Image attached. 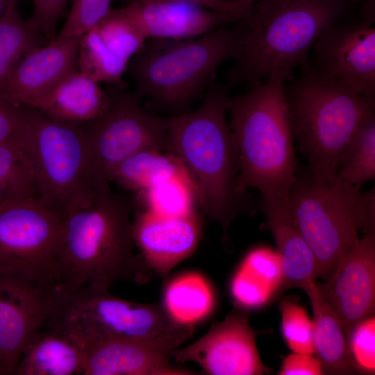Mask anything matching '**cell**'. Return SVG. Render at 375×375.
<instances>
[{
	"instance_id": "d6a6232c",
	"label": "cell",
	"mask_w": 375,
	"mask_h": 375,
	"mask_svg": "<svg viewBox=\"0 0 375 375\" xmlns=\"http://www.w3.org/2000/svg\"><path fill=\"white\" fill-rule=\"evenodd\" d=\"M278 309L281 314V333L290 349L313 354V323L306 310L291 299H282Z\"/></svg>"
},
{
	"instance_id": "4316f807",
	"label": "cell",
	"mask_w": 375,
	"mask_h": 375,
	"mask_svg": "<svg viewBox=\"0 0 375 375\" xmlns=\"http://www.w3.org/2000/svg\"><path fill=\"white\" fill-rule=\"evenodd\" d=\"M19 0H10L0 18V85L30 52L45 45L39 29L19 13Z\"/></svg>"
},
{
	"instance_id": "b9f144b4",
	"label": "cell",
	"mask_w": 375,
	"mask_h": 375,
	"mask_svg": "<svg viewBox=\"0 0 375 375\" xmlns=\"http://www.w3.org/2000/svg\"><path fill=\"white\" fill-rule=\"evenodd\" d=\"M5 374H6V372L3 366V364L0 360V375H5Z\"/></svg>"
},
{
	"instance_id": "d4e9b609",
	"label": "cell",
	"mask_w": 375,
	"mask_h": 375,
	"mask_svg": "<svg viewBox=\"0 0 375 375\" xmlns=\"http://www.w3.org/2000/svg\"><path fill=\"white\" fill-rule=\"evenodd\" d=\"M313 312V354L325 374H358L349 353L344 331L335 313L324 300L316 283L304 290Z\"/></svg>"
},
{
	"instance_id": "8fae6325",
	"label": "cell",
	"mask_w": 375,
	"mask_h": 375,
	"mask_svg": "<svg viewBox=\"0 0 375 375\" xmlns=\"http://www.w3.org/2000/svg\"><path fill=\"white\" fill-rule=\"evenodd\" d=\"M62 288L51 272L0 264V360L6 374H15L23 347L47 322Z\"/></svg>"
},
{
	"instance_id": "ab89813d",
	"label": "cell",
	"mask_w": 375,
	"mask_h": 375,
	"mask_svg": "<svg viewBox=\"0 0 375 375\" xmlns=\"http://www.w3.org/2000/svg\"><path fill=\"white\" fill-rule=\"evenodd\" d=\"M249 11L252 12L253 6L256 0H238Z\"/></svg>"
},
{
	"instance_id": "d6986e66",
	"label": "cell",
	"mask_w": 375,
	"mask_h": 375,
	"mask_svg": "<svg viewBox=\"0 0 375 375\" xmlns=\"http://www.w3.org/2000/svg\"><path fill=\"white\" fill-rule=\"evenodd\" d=\"M81 38L55 37L30 52L0 85V97L37 108L64 76L78 68Z\"/></svg>"
},
{
	"instance_id": "5bb4252c",
	"label": "cell",
	"mask_w": 375,
	"mask_h": 375,
	"mask_svg": "<svg viewBox=\"0 0 375 375\" xmlns=\"http://www.w3.org/2000/svg\"><path fill=\"white\" fill-rule=\"evenodd\" d=\"M249 317L240 310L231 312L194 343L174 350L172 359L180 364L194 362L208 375L270 374L256 347L260 332L252 328Z\"/></svg>"
},
{
	"instance_id": "1f68e13d",
	"label": "cell",
	"mask_w": 375,
	"mask_h": 375,
	"mask_svg": "<svg viewBox=\"0 0 375 375\" xmlns=\"http://www.w3.org/2000/svg\"><path fill=\"white\" fill-rule=\"evenodd\" d=\"M94 28L106 47L128 62L147 40L133 24L114 10H111Z\"/></svg>"
},
{
	"instance_id": "6da1fadb",
	"label": "cell",
	"mask_w": 375,
	"mask_h": 375,
	"mask_svg": "<svg viewBox=\"0 0 375 375\" xmlns=\"http://www.w3.org/2000/svg\"><path fill=\"white\" fill-rule=\"evenodd\" d=\"M226 90L214 78L197 110L165 117L173 152L193 183L199 204L221 226L224 242L239 216L253 215L259 209L249 192H241L237 187L240 160L226 118Z\"/></svg>"
},
{
	"instance_id": "f1b7e54d",
	"label": "cell",
	"mask_w": 375,
	"mask_h": 375,
	"mask_svg": "<svg viewBox=\"0 0 375 375\" xmlns=\"http://www.w3.org/2000/svg\"><path fill=\"white\" fill-rule=\"evenodd\" d=\"M18 134L0 144V204L37 197L33 167Z\"/></svg>"
},
{
	"instance_id": "83f0119b",
	"label": "cell",
	"mask_w": 375,
	"mask_h": 375,
	"mask_svg": "<svg viewBox=\"0 0 375 375\" xmlns=\"http://www.w3.org/2000/svg\"><path fill=\"white\" fill-rule=\"evenodd\" d=\"M139 210L168 217H181L197 212V194L192 182L172 178L136 192Z\"/></svg>"
},
{
	"instance_id": "d590c367",
	"label": "cell",
	"mask_w": 375,
	"mask_h": 375,
	"mask_svg": "<svg viewBox=\"0 0 375 375\" xmlns=\"http://www.w3.org/2000/svg\"><path fill=\"white\" fill-rule=\"evenodd\" d=\"M33 13L29 19L49 42L55 37L56 27L70 0H31Z\"/></svg>"
},
{
	"instance_id": "9a60e30c",
	"label": "cell",
	"mask_w": 375,
	"mask_h": 375,
	"mask_svg": "<svg viewBox=\"0 0 375 375\" xmlns=\"http://www.w3.org/2000/svg\"><path fill=\"white\" fill-rule=\"evenodd\" d=\"M316 285L339 319L346 338L355 325L374 315L375 231L358 238L331 277Z\"/></svg>"
},
{
	"instance_id": "7a4b0ae2",
	"label": "cell",
	"mask_w": 375,
	"mask_h": 375,
	"mask_svg": "<svg viewBox=\"0 0 375 375\" xmlns=\"http://www.w3.org/2000/svg\"><path fill=\"white\" fill-rule=\"evenodd\" d=\"M133 204L112 192L64 217L56 269L65 290H109L115 282L146 283L151 271L133 252Z\"/></svg>"
},
{
	"instance_id": "74e56055",
	"label": "cell",
	"mask_w": 375,
	"mask_h": 375,
	"mask_svg": "<svg viewBox=\"0 0 375 375\" xmlns=\"http://www.w3.org/2000/svg\"><path fill=\"white\" fill-rule=\"evenodd\" d=\"M279 375L324 374L319 360L312 354L292 352L283 360Z\"/></svg>"
},
{
	"instance_id": "ba28073f",
	"label": "cell",
	"mask_w": 375,
	"mask_h": 375,
	"mask_svg": "<svg viewBox=\"0 0 375 375\" xmlns=\"http://www.w3.org/2000/svg\"><path fill=\"white\" fill-rule=\"evenodd\" d=\"M335 178H315L298 174L287 199L294 220L316 258L319 278L325 281L357 241L360 231H375V190L362 191Z\"/></svg>"
},
{
	"instance_id": "f35d334b",
	"label": "cell",
	"mask_w": 375,
	"mask_h": 375,
	"mask_svg": "<svg viewBox=\"0 0 375 375\" xmlns=\"http://www.w3.org/2000/svg\"><path fill=\"white\" fill-rule=\"evenodd\" d=\"M135 1V0H133ZM210 10L233 15L249 26L251 12L238 0H190Z\"/></svg>"
},
{
	"instance_id": "7c38bea8",
	"label": "cell",
	"mask_w": 375,
	"mask_h": 375,
	"mask_svg": "<svg viewBox=\"0 0 375 375\" xmlns=\"http://www.w3.org/2000/svg\"><path fill=\"white\" fill-rule=\"evenodd\" d=\"M64 217L37 197L0 204V264L30 266L55 274Z\"/></svg>"
},
{
	"instance_id": "4fadbf2b",
	"label": "cell",
	"mask_w": 375,
	"mask_h": 375,
	"mask_svg": "<svg viewBox=\"0 0 375 375\" xmlns=\"http://www.w3.org/2000/svg\"><path fill=\"white\" fill-rule=\"evenodd\" d=\"M310 64L357 93L375 99V28L358 13L319 36Z\"/></svg>"
},
{
	"instance_id": "9c48e42d",
	"label": "cell",
	"mask_w": 375,
	"mask_h": 375,
	"mask_svg": "<svg viewBox=\"0 0 375 375\" xmlns=\"http://www.w3.org/2000/svg\"><path fill=\"white\" fill-rule=\"evenodd\" d=\"M44 326L65 333L84 350L103 340H156L188 328L175 324L160 303L133 302L90 287L62 288Z\"/></svg>"
},
{
	"instance_id": "603a6c76",
	"label": "cell",
	"mask_w": 375,
	"mask_h": 375,
	"mask_svg": "<svg viewBox=\"0 0 375 375\" xmlns=\"http://www.w3.org/2000/svg\"><path fill=\"white\" fill-rule=\"evenodd\" d=\"M107 99L106 90L77 68L64 76L36 109L52 118L82 124L97 117Z\"/></svg>"
},
{
	"instance_id": "8d00e7d4",
	"label": "cell",
	"mask_w": 375,
	"mask_h": 375,
	"mask_svg": "<svg viewBox=\"0 0 375 375\" xmlns=\"http://www.w3.org/2000/svg\"><path fill=\"white\" fill-rule=\"evenodd\" d=\"M27 106L15 100L0 97V144L19 133L26 116Z\"/></svg>"
},
{
	"instance_id": "60d3db41",
	"label": "cell",
	"mask_w": 375,
	"mask_h": 375,
	"mask_svg": "<svg viewBox=\"0 0 375 375\" xmlns=\"http://www.w3.org/2000/svg\"><path fill=\"white\" fill-rule=\"evenodd\" d=\"M10 0H0V18L5 13Z\"/></svg>"
},
{
	"instance_id": "836d02e7",
	"label": "cell",
	"mask_w": 375,
	"mask_h": 375,
	"mask_svg": "<svg viewBox=\"0 0 375 375\" xmlns=\"http://www.w3.org/2000/svg\"><path fill=\"white\" fill-rule=\"evenodd\" d=\"M72 6L58 38L83 36L96 27L112 10V0H70Z\"/></svg>"
},
{
	"instance_id": "cb8c5ba5",
	"label": "cell",
	"mask_w": 375,
	"mask_h": 375,
	"mask_svg": "<svg viewBox=\"0 0 375 375\" xmlns=\"http://www.w3.org/2000/svg\"><path fill=\"white\" fill-rule=\"evenodd\" d=\"M217 297L214 285L203 274L186 271L165 283L161 306L176 325L194 328L215 312Z\"/></svg>"
},
{
	"instance_id": "3957f363",
	"label": "cell",
	"mask_w": 375,
	"mask_h": 375,
	"mask_svg": "<svg viewBox=\"0 0 375 375\" xmlns=\"http://www.w3.org/2000/svg\"><path fill=\"white\" fill-rule=\"evenodd\" d=\"M363 0H256L228 87L290 76L328 28L356 15Z\"/></svg>"
},
{
	"instance_id": "277c9868",
	"label": "cell",
	"mask_w": 375,
	"mask_h": 375,
	"mask_svg": "<svg viewBox=\"0 0 375 375\" xmlns=\"http://www.w3.org/2000/svg\"><path fill=\"white\" fill-rule=\"evenodd\" d=\"M290 77L276 72L244 94L226 98L240 156L237 187L241 192L253 188L262 195L287 196L296 178L294 134L285 92Z\"/></svg>"
},
{
	"instance_id": "44dd1931",
	"label": "cell",
	"mask_w": 375,
	"mask_h": 375,
	"mask_svg": "<svg viewBox=\"0 0 375 375\" xmlns=\"http://www.w3.org/2000/svg\"><path fill=\"white\" fill-rule=\"evenodd\" d=\"M231 298L238 310H260L283 293V273L276 251L265 246L250 249L229 283Z\"/></svg>"
},
{
	"instance_id": "30bf717a",
	"label": "cell",
	"mask_w": 375,
	"mask_h": 375,
	"mask_svg": "<svg viewBox=\"0 0 375 375\" xmlns=\"http://www.w3.org/2000/svg\"><path fill=\"white\" fill-rule=\"evenodd\" d=\"M106 91L108 99L102 112L81 125L97 171L109 183L113 169L133 154L145 149L173 152V149L165 117L147 112L126 88L108 85Z\"/></svg>"
},
{
	"instance_id": "484cf974",
	"label": "cell",
	"mask_w": 375,
	"mask_h": 375,
	"mask_svg": "<svg viewBox=\"0 0 375 375\" xmlns=\"http://www.w3.org/2000/svg\"><path fill=\"white\" fill-rule=\"evenodd\" d=\"M175 178L192 182L183 163L176 153L145 149L120 162L112 172L110 181L126 190L138 192Z\"/></svg>"
},
{
	"instance_id": "52a82bcc",
	"label": "cell",
	"mask_w": 375,
	"mask_h": 375,
	"mask_svg": "<svg viewBox=\"0 0 375 375\" xmlns=\"http://www.w3.org/2000/svg\"><path fill=\"white\" fill-rule=\"evenodd\" d=\"M18 138L33 167L37 197L63 217L111 192L97 171L81 124L27 106Z\"/></svg>"
},
{
	"instance_id": "e575fe53",
	"label": "cell",
	"mask_w": 375,
	"mask_h": 375,
	"mask_svg": "<svg viewBox=\"0 0 375 375\" xmlns=\"http://www.w3.org/2000/svg\"><path fill=\"white\" fill-rule=\"evenodd\" d=\"M350 356L358 373L375 372V317L370 315L355 325L347 335Z\"/></svg>"
},
{
	"instance_id": "ac0fdd59",
	"label": "cell",
	"mask_w": 375,
	"mask_h": 375,
	"mask_svg": "<svg viewBox=\"0 0 375 375\" xmlns=\"http://www.w3.org/2000/svg\"><path fill=\"white\" fill-rule=\"evenodd\" d=\"M198 212L181 217L160 216L135 210L132 219L134 244L149 269L167 278L178 264L197 249L203 232Z\"/></svg>"
},
{
	"instance_id": "5b68a950",
	"label": "cell",
	"mask_w": 375,
	"mask_h": 375,
	"mask_svg": "<svg viewBox=\"0 0 375 375\" xmlns=\"http://www.w3.org/2000/svg\"><path fill=\"white\" fill-rule=\"evenodd\" d=\"M249 25L238 22L185 40L150 39L128 61L126 72L135 80V95L172 113L188 112L203 97L217 68L237 59Z\"/></svg>"
},
{
	"instance_id": "e0dca14e",
	"label": "cell",
	"mask_w": 375,
	"mask_h": 375,
	"mask_svg": "<svg viewBox=\"0 0 375 375\" xmlns=\"http://www.w3.org/2000/svg\"><path fill=\"white\" fill-rule=\"evenodd\" d=\"M114 11L133 24L147 40L194 38L242 22L190 0H135Z\"/></svg>"
},
{
	"instance_id": "4dcf8cb0",
	"label": "cell",
	"mask_w": 375,
	"mask_h": 375,
	"mask_svg": "<svg viewBox=\"0 0 375 375\" xmlns=\"http://www.w3.org/2000/svg\"><path fill=\"white\" fill-rule=\"evenodd\" d=\"M375 177V115L358 126L346 148L335 178L362 185Z\"/></svg>"
},
{
	"instance_id": "7402d4cb",
	"label": "cell",
	"mask_w": 375,
	"mask_h": 375,
	"mask_svg": "<svg viewBox=\"0 0 375 375\" xmlns=\"http://www.w3.org/2000/svg\"><path fill=\"white\" fill-rule=\"evenodd\" d=\"M85 350L65 333L44 326L20 354L14 375H83Z\"/></svg>"
},
{
	"instance_id": "2e32d148",
	"label": "cell",
	"mask_w": 375,
	"mask_h": 375,
	"mask_svg": "<svg viewBox=\"0 0 375 375\" xmlns=\"http://www.w3.org/2000/svg\"><path fill=\"white\" fill-rule=\"evenodd\" d=\"M194 328L159 340L112 339L85 349L83 375H192L194 371L172 364L174 350L193 335Z\"/></svg>"
},
{
	"instance_id": "8992f818",
	"label": "cell",
	"mask_w": 375,
	"mask_h": 375,
	"mask_svg": "<svg viewBox=\"0 0 375 375\" xmlns=\"http://www.w3.org/2000/svg\"><path fill=\"white\" fill-rule=\"evenodd\" d=\"M285 82L289 117L299 149L315 178H335L354 133L375 115V99L361 95L315 69L308 62Z\"/></svg>"
},
{
	"instance_id": "f546056e",
	"label": "cell",
	"mask_w": 375,
	"mask_h": 375,
	"mask_svg": "<svg viewBox=\"0 0 375 375\" xmlns=\"http://www.w3.org/2000/svg\"><path fill=\"white\" fill-rule=\"evenodd\" d=\"M128 62L106 47L94 28L82 36L77 67L80 72L96 82L126 88L123 76Z\"/></svg>"
},
{
	"instance_id": "ffe728a7",
	"label": "cell",
	"mask_w": 375,
	"mask_h": 375,
	"mask_svg": "<svg viewBox=\"0 0 375 375\" xmlns=\"http://www.w3.org/2000/svg\"><path fill=\"white\" fill-rule=\"evenodd\" d=\"M259 209L266 221L261 226L271 231L283 273V292L288 289L305 290L319 278L315 255L294 220L287 196L262 195Z\"/></svg>"
}]
</instances>
